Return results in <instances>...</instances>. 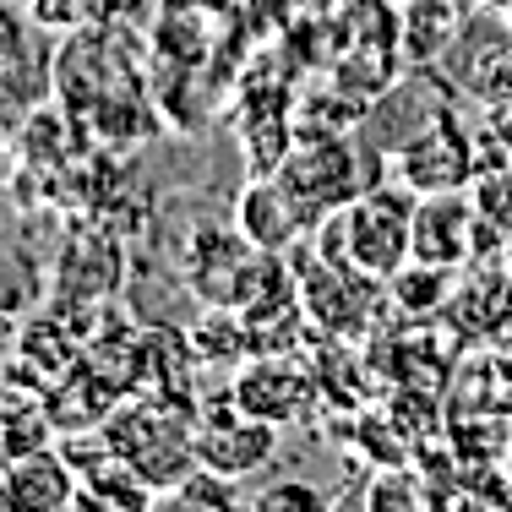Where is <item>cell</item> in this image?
Masks as SVG:
<instances>
[{
    "label": "cell",
    "mask_w": 512,
    "mask_h": 512,
    "mask_svg": "<svg viewBox=\"0 0 512 512\" xmlns=\"http://www.w3.org/2000/svg\"><path fill=\"white\" fill-rule=\"evenodd\" d=\"M414 191L409 186H365L344 213L322 218V235L333 262H349L360 273H371L376 284L398 273L414 256Z\"/></svg>",
    "instance_id": "6da1fadb"
},
{
    "label": "cell",
    "mask_w": 512,
    "mask_h": 512,
    "mask_svg": "<svg viewBox=\"0 0 512 512\" xmlns=\"http://www.w3.org/2000/svg\"><path fill=\"white\" fill-rule=\"evenodd\" d=\"M191 425H197V414L180 420V409L164 404V398H148V404H120L104 420V453L120 458L158 496V491H169V485H180V480L197 474Z\"/></svg>",
    "instance_id": "7a4b0ae2"
},
{
    "label": "cell",
    "mask_w": 512,
    "mask_h": 512,
    "mask_svg": "<svg viewBox=\"0 0 512 512\" xmlns=\"http://www.w3.org/2000/svg\"><path fill=\"white\" fill-rule=\"evenodd\" d=\"M180 273L186 284L197 289L207 306H229V311H246L267 284H273V256L262 246H251L246 235H229L218 224H202L191 235L186 256H180Z\"/></svg>",
    "instance_id": "3957f363"
},
{
    "label": "cell",
    "mask_w": 512,
    "mask_h": 512,
    "mask_svg": "<svg viewBox=\"0 0 512 512\" xmlns=\"http://www.w3.org/2000/svg\"><path fill=\"white\" fill-rule=\"evenodd\" d=\"M191 447H197V469L218 474V480L240 485L251 474H262L278 453V425L256 420L251 409H240L235 398L207 404L191 425Z\"/></svg>",
    "instance_id": "277c9868"
},
{
    "label": "cell",
    "mask_w": 512,
    "mask_h": 512,
    "mask_svg": "<svg viewBox=\"0 0 512 512\" xmlns=\"http://www.w3.org/2000/svg\"><path fill=\"white\" fill-rule=\"evenodd\" d=\"M273 175L284 180L289 197L300 202L306 224H322V218L344 213V207L355 202L365 186H371V180H360V158H355V148H349V137H333V142H295Z\"/></svg>",
    "instance_id": "5b68a950"
},
{
    "label": "cell",
    "mask_w": 512,
    "mask_h": 512,
    "mask_svg": "<svg viewBox=\"0 0 512 512\" xmlns=\"http://www.w3.org/2000/svg\"><path fill=\"white\" fill-rule=\"evenodd\" d=\"M393 175H398V186L414 191V197H442V191H469L474 186L480 158H474L469 131L453 120V109L393 153Z\"/></svg>",
    "instance_id": "8992f818"
},
{
    "label": "cell",
    "mask_w": 512,
    "mask_h": 512,
    "mask_svg": "<svg viewBox=\"0 0 512 512\" xmlns=\"http://www.w3.org/2000/svg\"><path fill=\"white\" fill-rule=\"evenodd\" d=\"M229 398L267 425H300L316 404V376H306L289 355H256L235 376V393Z\"/></svg>",
    "instance_id": "52a82bcc"
},
{
    "label": "cell",
    "mask_w": 512,
    "mask_h": 512,
    "mask_svg": "<svg viewBox=\"0 0 512 512\" xmlns=\"http://www.w3.org/2000/svg\"><path fill=\"white\" fill-rule=\"evenodd\" d=\"M480 202L469 191H442V197H420L414 202V262H436V267H458L474 256L480 240Z\"/></svg>",
    "instance_id": "ba28073f"
},
{
    "label": "cell",
    "mask_w": 512,
    "mask_h": 512,
    "mask_svg": "<svg viewBox=\"0 0 512 512\" xmlns=\"http://www.w3.org/2000/svg\"><path fill=\"white\" fill-rule=\"evenodd\" d=\"M82 474L60 453H28L0 463V512H71Z\"/></svg>",
    "instance_id": "9c48e42d"
},
{
    "label": "cell",
    "mask_w": 512,
    "mask_h": 512,
    "mask_svg": "<svg viewBox=\"0 0 512 512\" xmlns=\"http://www.w3.org/2000/svg\"><path fill=\"white\" fill-rule=\"evenodd\" d=\"M235 229L251 240V246H262L267 256L289 251L300 235H306V213H300V202L289 197V186L278 175H256L246 191H240L235 202Z\"/></svg>",
    "instance_id": "30bf717a"
},
{
    "label": "cell",
    "mask_w": 512,
    "mask_h": 512,
    "mask_svg": "<svg viewBox=\"0 0 512 512\" xmlns=\"http://www.w3.org/2000/svg\"><path fill=\"white\" fill-rule=\"evenodd\" d=\"M120 246L109 235H77L66 251H60V262L50 267L55 273V295H71V300H88V306H99L104 295H115L120 284Z\"/></svg>",
    "instance_id": "8fae6325"
},
{
    "label": "cell",
    "mask_w": 512,
    "mask_h": 512,
    "mask_svg": "<svg viewBox=\"0 0 512 512\" xmlns=\"http://www.w3.org/2000/svg\"><path fill=\"white\" fill-rule=\"evenodd\" d=\"M50 284L55 273L44 267L39 251L0 235V322L22 327L28 316H39L44 300H50Z\"/></svg>",
    "instance_id": "7c38bea8"
},
{
    "label": "cell",
    "mask_w": 512,
    "mask_h": 512,
    "mask_svg": "<svg viewBox=\"0 0 512 512\" xmlns=\"http://www.w3.org/2000/svg\"><path fill=\"white\" fill-rule=\"evenodd\" d=\"M148 496L153 491L126 469V463L109 458L104 480H99V474H82V491H77V502H71V512H153Z\"/></svg>",
    "instance_id": "4fadbf2b"
},
{
    "label": "cell",
    "mask_w": 512,
    "mask_h": 512,
    "mask_svg": "<svg viewBox=\"0 0 512 512\" xmlns=\"http://www.w3.org/2000/svg\"><path fill=\"white\" fill-rule=\"evenodd\" d=\"M50 431H55V420L44 404H6L0 409V463L44 453V447H50Z\"/></svg>",
    "instance_id": "5bb4252c"
},
{
    "label": "cell",
    "mask_w": 512,
    "mask_h": 512,
    "mask_svg": "<svg viewBox=\"0 0 512 512\" xmlns=\"http://www.w3.org/2000/svg\"><path fill=\"white\" fill-rule=\"evenodd\" d=\"M153 512H235V485L218 480V474H207V469H197L191 480L158 491Z\"/></svg>",
    "instance_id": "9a60e30c"
},
{
    "label": "cell",
    "mask_w": 512,
    "mask_h": 512,
    "mask_svg": "<svg viewBox=\"0 0 512 512\" xmlns=\"http://www.w3.org/2000/svg\"><path fill=\"white\" fill-rule=\"evenodd\" d=\"M447 273H453V267L414 262L409 256V262L387 278V295H393V306H404V311H436L447 300Z\"/></svg>",
    "instance_id": "2e32d148"
},
{
    "label": "cell",
    "mask_w": 512,
    "mask_h": 512,
    "mask_svg": "<svg viewBox=\"0 0 512 512\" xmlns=\"http://www.w3.org/2000/svg\"><path fill=\"white\" fill-rule=\"evenodd\" d=\"M360 496H365V512H425L420 480H414V474H404V469H382Z\"/></svg>",
    "instance_id": "e0dca14e"
},
{
    "label": "cell",
    "mask_w": 512,
    "mask_h": 512,
    "mask_svg": "<svg viewBox=\"0 0 512 512\" xmlns=\"http://www.w3.org/2000/svg\"><path fill=\"white\" fill-rule=\"evenodd\" d=\"M251 512H333V507H327V496L306 480H278L256 496Z\"/></svg>",
    "instance_id": "ac0fdd59"
},
{
    "label": "cell",
    "mask_w": 512,
    "mask_h": 512,
    "mask_svg": "<svg viewBox=\"0 0 512 512\" xmlns=\"http://www.w3.org/2000/svg\"><path fill=\"white\" fill-rule=\"evenodd\" d=\"M33 17V28L44 33H71L82 22V11H88V0H22Z\"/></svg>",
    "instance_id": "d6986e66"
},
{
    "label": "cell",
    "mask_w": 512,
    "mask_h": 512,
    "mask_svg": "<svg viewBox=\"0 0 512 512\" xmlns=\"http://www.w3.org/2000/svg\"><path fill=\"white\" fill-rule=\"evenodd\" d=\"M28 6H11V0H0V60H11L28 44Z\"/></svg>",
    "instance_id": "ffe728a7"
},
{
    "label": "cell",
    "mask_w": 512,
    "mask_h": 512,
    "mask_svg": "<svg viewBox=\"0 0 512 512\" xmlns=\"http://www.w3.org/2000/svg\"><path fill=\"white\" fill-rule=\"evenodd\" d=\"M496 142H502V148L512 153V104L496 109Z\"/></svg>",
    "instance_id": "44dd1931"
},
{
    "label": "cell",
    "mask_w": 512,
    "mask_h": 512,
    "mask_svg": "<svg viewBox=\"0 0 512 512\" xmlns=\"http://www.w3.org/2000/svg\"><path fill=\"white\" fill-rule=\"evenodd\" d=\"M333 512H365V496H360V491H355V496H344V502H338Z\"/></svg>",
    "instance_id": "7402d4cb"
},
{
    "label": "cell",
    "mask_w": 512,
    "mask_h": 512,
    "mask_svg": "<svg viewBox=\"0 0 512 512\" xmlns=\"http://www.w3.org/2000/svg\"><path fill=\"white\" fill-rule=\"evenodd\" d=\"M11 338H17V333H11V322H0V360L11 355Z\"/></svg>",
    "instance_id": "603a6c76"
},
{
    "label": "cell",
    "mask_w": 512,
    "mask_h": 512,
    "mask_svg": "<svg viewBox=\"0 0 512 512\" xmlns=\"http://www.w3.org/2000/svg\"><path fill=\"white\" fill-rule=\"evenodd\" d=\"M6 207H11V202H6V191H0V235H6Z\"/></svg>",
    "instance_id": "cb8c5ba5"
},
{
    "label": "cell",
    "mask_w": 512,
    "mask_h": 512,
    "mask_svg": "<svg viewBox=\"0 0 512 512\" xmlns=\"http://www.w3.org/2000/svg\"><path fill=\"white\" fill-rule=\"evenodd\" d=\"M507 480H512V458H507Z\"/></svg>",
    "instance_id": "d4e9b609"
}]
</instances>
